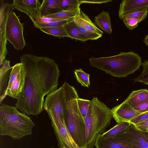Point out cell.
Returning <instances> with one entry per match:
<instances>
[{
    "instance_id": "16",
    "label": "cell",
    "mask_w": 148,
    "mask_h": 148,
    "mask_svg": "<svg viewBox=\"0 0 148 148\" xmlns=\"http://www.w3.org/2000/svg\"><path fill=\"white\" fill-rule=\"evenodd\" d=\"M73 21L77 24L86 29L98 34H102L103 32L97 27L88 16L82 11L74 18Z\"/></svg>"
},
{
    "instance_id": "8",
    "label": "cell",
    "mask_w": 148,
    "mask_h": 148,
    "mask_svg": "<svg viewBox=\"0 0 148 148\" xmlns=\"http://www.w3.org/2000/svg\"><path fill=\"white\" fill-rule=\"evenodd\" d=\"M66 103L64 87L62 85L58 89L47 95L44 102L43 107L46 111L52 110L64 119Z\"/></svg>"
},
{
    "instance_id": "29",
    "label": "cell",
    "mask_w": 148,
    "mask_h": 148,
    "mask_svg": "<svg viewBox=\"0 0 148 148\" xmlns=\"http://www.w3.org/2000/svg\"><path fill=\"white\" fill-rule=\"evenodd\" d=\"M77 100L80 112L84 118L88 114L90 104L91 101L79 97L77 99Z\"/></svg>"
},
{
    "instance_id": "13",
    "label": "cell",
    "mask_w": 148,
    "mask_h": 148,
    "mask_svg": "<svg viewBox=\"0 0 148 148\" xmlns=\"http://www.w3.org/2000/svg\"><path fill=\"white\" fill-rule=\"evenodd\" d=\"M113 118L118 123L129 122L132 119L143 113L124 102L111 109Z\"/></svg>"
},
{
    "instance_id": "21",
    "label": "cell",
    "mask_w": 148,
    "mask_h": 148,
    "mask_svg": "<svg viewBox=\"0 0 148 148\" xmlns=\"http://www.w3.org/2000/svg\"><path fill=\"white\" fill-rule=\"evenodd\" d=\"M71 22H68L63 25L69 37L83 41L89 40V39L82 34L78 29L72 25Z\"/></svg>"
},
{
    "instance_id": "10",
    "label": "cell",
    "mask_w": 148,
    "mask_h": 148,
    "mask_svg": "<svg viewBox=\"0 0 148 148\" xmlns=\"http://www.w3.org/2000/svg\"><path fill=\"white\" fill-rule=\"evenodd\" d=\"M12 8L10 4L0 1V65L5 60L8 51L7 40L5 34V25L9 12Z\"/></svg>"
},
{
    "instance_id": "14",
    "label": "cell",
    "mask_w": 148,
    "mask_h": 148,
    "mask_svg": "<svg viewBox=\"0 0 148 148\" xmlns=\"http://www.w3.org/2000/svg\"><path fill=\"white\" fill-rule=\"evenodd\" d=\"M145 10H148V0H123L120 4L118 16L123 20L130 13Z\"/></svg>"
},
{
    "instance_id": "22",
    "label": "cell",
    "mask_w": 148,
    "mask_h": 148,
    "mask_svg": "<svg viewBox=\"0 0 148 148\" xmlns=\"http://www.w3.org/2000/svg\"><path fill=\"white\" fill-rule=\"evenodd\" d=\"M131 124L130 123L127 122L118 123L110 130L101 135L104 137H108L118 135L127 130Z\"/></svg>"
},
{
    "instance_id": "37",
    "label": "cell",
    "mask_w": 148,
    "mask_h": 148,
    "mask_svg": "<svg viewBox=\"0 0 148 148\" xmlns=\"http://www.w3.org/2000/svg\"><path fill=\"white\" fill-rule=\"evenodd\" d=\"M143 41L145 44L148 47V34L146 35L143 39Z\"/></svg>"
},
{
    "instance_id": "11",
    "label": "cell",
    "mask_w": 148,
    "mask_h": 148,
    "mask_svg": "<svg viewBox=\"0 0 148 148\" xmlns=\"http://www.w3.org/2000/svg\"><path fill=\"white\" fill-rule=\"evenodd\" d=\"M119 134L126 143L136 148H148V133L138 130L133 125Z\"/></svg>"
},
{
    "instance_id": "27",
    "label": "cell",
    "mask_w": 148,
    "mask_h": 148,
    "mask_svg": "<svg viewBox=\"0 0 148 148\" xmlns=\"http://www.w3.org/2000/svg\"><path fill=\"white\" fill-rule=\"evenodd\" d=\"M141 65L143 67L142 72L138 77L133 80L135 82H141L148 85V61L145 60L142 63Z\"/></svg>"
},
{
    "instance_id": "5",
    "label": "cell",
    "mask_w": 148,
    "mask_h": 148,
    "mask_svg": "<svg viewBox=\"0 0 148 148\" xmlns=\"http://www.w3.org/2000/svg\"><path fill=\"white\" fill-rule=\"evenodd\" d=\"M63 85L66 100L64 119L66 125L77 145L80 148H86V125L77 103L78 94L74 87L67 82H65Z\"/></svg>"
},
{
    "instance_id": "26",
    "label": "cell",
    "mask_w": 148,
    "mask_h": 148,
    "mask_svg": "<svg viewBox=\"0 0 148 148\" xmlns=\"http://www.w3.org/2000/svg\"><path fill=\"white\" fill-rule=\"evenodd\" d=\"M72 25L78 29L83 34L85 35L89 40H96L101 38L102 34H98L87 30L83 27L76 24L73 21L71 22Z\"/></svg>"
},
{
    "instance_id": "17",
    "label": "cell",
    "mask_w": 148,
    "mask_h": 148,
    "mask_svg": "<svg viewBox=\"0 0 148 148\" xmlns=\"http://www.w3.org/2000/svg\"><path fill=\"white\" fill-rule=\"evenodd\" d=\"M148 101V90L142 89L133 91L123 102L134 107Z\"/></svg>"
},
{
    "instance_id": "33",
    "label": "cell",
    "mask_w": 148,
    "mask_h": 148,
    "mask_svg": "<svg viewBox=\"0 0 148 148\" xmlns=\"http://www.w3.org/2000/svg\"><path fill=\"white\" fill-rule=\"evenodd\" d=\"M60 21L58 20L53 19L47 17H38L36 18L33 21L34 24L47 23L52 22Z\"/></svg>"
},
{
    "instance_id": "39",
    "label": "cell",
    "mask_w": 148,
    "mask_h": 148,
    "mask_svg": "<svg viewBox=\"0 0 148 148\" xmlns=\"http://www.w3.org/2000/svg\"><path fill=\"white\" fill-rule=\"evenodd\" d=\"M54 148V147H52V148Z\"/></svg>"
},
{
    "instance_id": "12",
    "label": "cell",
    "mask_w": 148,
    "mask_h": 148,
    "mask_svg": "<svg viewBox=\"0 0 148 148\" xmlns=\"http://www.w3.org/2000/svg\"><path fill=\"white\" fill-rule=\"evenodd\" d=\"M13 9H16L27 14L33 21L41 17L40 9L41 3L38 0H14L10 4Z\"/></svg>"
},
{
    "instance_id": "7",
    "label": "cell",
    "mask_w": 148,
    "mask_h": 148,
    "mask_svg": "<svg viewBox=\"0 0 148 148\" xmlns=\"http://www.w3.org/2000/svg\"><path fill=\"white\" fill-rule=\"evenodd\" d=\"M60 148H80L74 140L64 119L52 110L47 111Z\"/></svg>"
},
{
    "instance_id": "2",
    "label": "cell",
    "mask_w": 148,
    "mask_h": 148,
    "mask_svg": "<svg viewBox=\"0 0 148 148\" xmlns=\"http://www.w3.org/2000/svg\"><path fill=\"white\" fill-rule=\"evenodd\" d=\"M92 66L116 77H125L138 70L142 64L141 58L133 51L121 52L117 55L89 59Z\"/></svg>"
},
{
    "instance_id": "4",
    "label": "cell",
    "mask_w": 148,
    "mask_h": 148,
    "mask_svg": "<svg viewBox=\"0 0 148 148\" xmlns=\"http://www.w3.org/2000/svg\"><path fill=\"white\" fill-rule=\"evenodd\" d=\"M16 106L3 104L0 106V135L14 140H20L32 133L35 124L26 114Z\"/></svg>"
},
{
    "instance_id": "19",
    "label": "cell",
    "mask_w": 148,
    "mask_h": 148,
    "mask_svg": "<svg viewBox=\"0 0 148 148\" xmlns=\"http://www.w3.org/2000/svg\"><path fill=\"white\" fill-rule=\"evenodd\" d=\"M81 11L80 8L71 10H62L45 17L60 21L65 20L74 18L80 13Z\"/></svg>"
},
{
    "instance_id": "15",
    "label": "cell",
    "mask_w": 148,
    "mask_h": 148,
    "mask_svg": "<svg viewBox=\"0 0 148 148\" xmlns=\"http://www.w3.org/2000/svg\"><path fill=\"white\" fill-rule=\"evenodd\" d=\"M9 60H5L0 71V103L6 97V92L12 66Z\"/></svg>"
},
{
    "instance_id": "36",
    "label": "cell",
    "mask_w": 148,
    "mask_h": 148,
    "mask_svg": "<svg viewBox=\"0 0 148 148\" xmlns=\"http://www.w3.org/2000/svg\"><path fill=\"white\" fill-rule=\"evenodd\" d=\"M80 4L90 3L100 4L111 2L112 0H79Z\"/></svg>"
},
{
    "instance_id": "3",
    "label": "cell",
    "mask_w": 148,
    "mask_h": 148,
    "mask_svg": "<svg viewBox=\"0 0 148 148\" xmlns=\"http://www.w3.org/2000/svg\"><path fill=\"white\" fill-rule=\"evenodd\" d=\"M113 118L111 109L97 97L91 100L88 114L84 117L86 148H94L98 137L104 132Z\"/></svg>"
},
{
    "instance_id": "6",
    "label": "cell",
    "mask_w": 148,
    "mask_h": 148,
    "mask_svg": "<svg viewBox=\"0 0 148 148\" xmlns=\"http://www.w3.org/2000/svg\"><path fill=\"white\" fill-rule=\"evenodd\" d=\"M13 10L12 7L6 21V38L15 49L21 50L26 45L23 34L24 24L20 22L18 17Z\"/></svg>"
},
{
    "instance_id": "20",
    "label": "cell",
    "mask_w": 148,
    "mask_h": 148,
    "mask_svg": "<svg viewBox=\"0 0 148 148\" xmlns=\"http://www.w3.org/2000/svg\"><path fill=\"white\" fill-rule=\"evenodd\" d=\"M60 0H44L41 3L40 9L41 17L56 12V8Z\"/></svg>"
},
{
    "instance_id": "38",
    "label": "cell",
    "mask_w": 148,
    "mask_h": 148,
    "mask_svg": "<svg viewBox=\"0 0 148 148\" xmlns=\"http://www.w3.org/2000/svg\"><path fill=\"white\" fill-rule=\"evenodd\" d=\"M147 133H148V129H147Z\"/></svg>"
},
{
    "instance_id": "9",
    "label": "cell",
    "mask_w": 148,
    "mask_h": 148,
    "mask_svg": "<svg viewBox=\"0 0 148 148\" xmlns=\"http://www.w3.org/2000/svg\"><path fill=\"white\" fill-rule=\"evenodd\" d=\"M25 69L23 64L18 63L12 66L10 76L6 95L17 99L22 90L25 78Z\"/></svg>"
},
{
    "instance_id": "25",
    "label": "cell",
    "mask_w": 148,
    "mask_h": 148,
    "mask_svg": "<svg viewBox=\"0 0 148 148\" xmlns=\"http://www.w3.org/2000/svg\"><path fill=\"white\" fill-rule=\"evenodd\" d=\"M75 76L78 82L82 86L89 88L90 86V74L85 72L81 69L74 71Z\"/></svg>"
},
{
    "instance_id": "34",
    "label": "cell",
    "mask_w": 148,
    "mask_h": 148,
    "mask_svg": "<svg viewBox=\"0 0 148 148\" xmlns=\"http://www.w3.org/2000/svg\"><path fill=\"white\" fill-rule=\"evenodd\" d=\"M133 108L135 110L142 113L148 111V101L134 107Z\"/></svg>"
},
{
    "instance_id": "1",
    "label": "cell",
    "mask_w": 148,
    "mask_h": 148,
    "mask_svg": "<svg viewBox=\"0 0 148 148\" xmlns=\"http://www.w3.org/2000/svg\"><path fill=\"white\" fill-rule=\"evenodd\" d=\"M20 60L25 78L15 106L28 115L36 116L42 111L44 97L57 89L60 71L54 60L47 57L25 54Z\"/></svg>"
},
{
    "instance_id": "23",
    "label": "cell",
    "mask_w": 148,
    "mask_h": 148,
    "mask_svg": "<svg viewBox=\"0 0 148 148\" xmlns=\"http://www.w3.org/2000/svg\"><path fill=\"white\" fill-rule=\"evenodd\" d=\"M39 29L45 33L60 38L65 37H69L63 26L50 27H42Z\"/></svg>"
},
{
    "instance_id": "28",
    "label": "cell",
    "mask_w": 148,
    "mask_h": 148,
    "mask_svg": "<svg viewBox=\"0 0 148 148\" xmlns=\"http://www.w3.org/2000/svg\"><path fill=\"white\" fill-rule=\"evenodd\" d=\"M74 18L67 20L52 22L47 23L34 24V25L36 27L39 29L42 27H50L63 26L67 23L73 21Z\"/></svg>"
},
{
    "instance_id": "32",
    "label": "cell",
    "mask_w": 148,
    "mask_h": 148,
    "mask_svg": "<svg viewBox=\"0 0 148 148\" xmlns=\"http://www.w3.org/2000/svg\"><path fill=\"white\" fill-rule=\"evenodd\" d=\"M148 119V111L143 113L132 119L129 123L134 125Z\"/></svg>"
},
{
    "instance_id": "30",
    "label": "cell",
    "mask_w": 148,
    "mask_h": 148,
    "mask_svg": "<svg viewBox=\"0 0 148 148\" xmlns=\"http://www.w3.org/2000/svg\"><path fill=\"white\" fill-rule=\"evenodd\" d=\"M148 14V10H145L130 13L124 18H134L138 19L140 22L146 18Z\"/></svg>"
},
{
    "instance_id": "24",
    "label": "cell",
    "mask_w": 148,
    "mask_h": 148,
    "mask_svg": "<svg viewBox=\"0 0 148 148\" xmlns=\"http://www.w3.org/2000/svg\"><path fill=\"white\" fill-rule=\"evenodd\" d=\"M80 5L79 0H60L56 7V12L62 10L79 8Z\"/></svg>"
},
{
    "instance_id": "35",
    "label": "cell",
    "mask_w": 148,
    "mask_h": 148,
    "mask_svg": "<svg viewBox=\"0 0 148 148\" xmlns=\"http://www.w3.org/2000/svg\"><path fill=\"white\" fill-rule=\"evenodd\" d=\"M134 125L138 130L147 133L148 129V119Z\"/></svg>"
},
{
    "instance_id": "18",
    "label": "cell",
    "mask_w": 148,
    "mask_h": 148,
    "mask_svg": "<svg viewBox=\"0 0 148 148\" xmlns=\"http://www.w3.org/2000/svg\"><path fill=\"white\" fill-rule=\"evenodd\" d=\"M109 13L103 11L95 16L94 23L97 27L110 34L112 31Z\"/></svg>"
},
{
    "instance_id": "31",
    "label": "cell",
    "mask_w": 148,
    "mask_h": 148,
    "mask_svg": "<svg viewBox=\"0 0 148 148\" xmlns=\"http://www.w3.org/2000/svg\"><path fill=\"white\" fill-rule=\"evenodd\" d=\"M123 21L126 27L130 30H131L137 27L140 23L139 21L134 18H125Z\"/></svg>"
}]
</instances>
